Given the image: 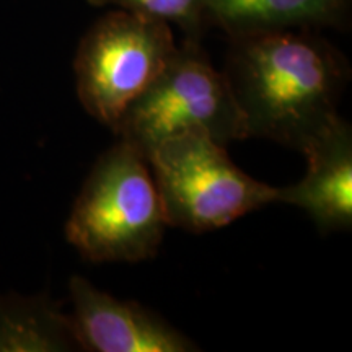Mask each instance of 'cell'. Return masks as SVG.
Wrapping results in <instances>:
<instances>
[{"label":"cell","instance_id":"6da1fadb","mask_svg":"<svg viewBox=\"0 0 352 352\" xmlns=\"http://www.w3.org/2000/svg\"><path fill=\"white\" fill-rule=\"evenodd\" d=\"M226 77L246 138L303 152L338 120L349 82L346 57L308 30L232 38Z\"/></svg>","mask_w":352,"mask_h":352},{"label":"cell","instance_id":"7a4b0ae2","mask_svg":"<svg viewBox=\"0 0 352 352\" xmlns=\"http://www.w3.org/2000/svg\"><path fill=\"white\" fill-rule=\"evenodd\" d=\"M166 227L147 158L118 139L88 173L65 236L90 263H139L155 256Z\"/></svg>","mask_w":352,"mask_h":352},{"label":"cell","instance_id":"3957f363","mask_svg":"<svg viewBox=\"0 0 352 352\" xmlns=\"http://www.w3.org/2000/svg\"><path fill=\"white\" fill-rule=\"evenodd\" d=\"M147 162L168 227L191 233L219 230L277 202L279 188L246 175L228 157L226 145L201 129L160 142Z\"/></svg>","mask_w":352,"mask_h":352},{"label":"cell","instance_id":"277c9868","mask_svg":"<svg viewBox=\"0 0 352 352\" xmlns=\"http://www.w3.org/2000/svg\"><path fill=\"white\" fill-rule=\"evenodd\" d=\"M189 129L219 144L246 139L245 121L226 74L196 39H184L152 85L126 109L113 132L147 158L158 144Z\"/></svg>","mask_w":352,"mask_h":352},{"label":"cell","instance_id":"5b68a950","mask_svg":"<svg viewBox=\"0 0 352 352\" xmlns=\"http://www.w3.org/2000/svg\"><path fill=\"white\" fill-rule=\"evenodd\" d=\"M176 47L165 21L120 8L108 12L83 34L74 59L82 107L114 131L132 101L166 67Z\"/></svg>","mask_w":352,"mask_h":352},{"label":"cell","instance_id":"8992f818","mask_svg":"<svg viewBox=\"0 0 352 352\" xmlns=\"http://www.w3.org/2000/svg\"><path fill=\"white\" fill-rule=\"evenodd\" d=\"M70 315L80 351L88 352H192L196 342L138 302L120 300L72 276Z\"/></svg>","mask_w":352,"mask_h":352},{"label":"cell","instance_id":"52a82bcc","mask_svg":"<svg viewBox=\"0 0 352 352\" xmlns=\"http://www.w3.org/2000/svg\"><path fill=\"white\" fill-rule=\"evenodd\" d=\"M308 160L300 182L279 188L277 202L305 210L320 232L352 227V127L338 120L302 152Z\"/></svg>","mask_w":352,"mask_h":352},{"label":"cell","instance_id":"ba28073f","mask_svg":"<svg viewBox=\"0 0 352 352\" xmlns=\"http://www.w3.org/2000/svg\"><path fill=\"white\" fill-rule=\"evenodd\" d=\"M349 0H208V23L228 36L311 30L344 20Z\"/></svg>","mask_w":352,"mask_h":352},{"label":"cell","instance_id":"9c48e42d","mask_svg":"<svg viewBox=\"0 0 352 352\" xmlns=\"http://www.w3.org/2000/svg\"><path fill=\"white\" fill-rule=\"evenodd\" d=\"M80 351L70 315L50 296H0V352Z\"/></svg>","mask_w":352,"mask_h":352},{"label":"cell","instance_id":"30bf717a","mask_svg":"<svg viewBox=\"0 0 352 352\" xmlns=\"http://www.w3.org/2000/svg\"><path fill=\"white\" fill-rule=\"evenodd\" d=\"M94 7H113L120 10L140 13L151 19L176 25L186 39L199 41L202 30L208 25L206 2L208 0H87Z\"/></svg>","mask_w":352,"mask_h":352}]
</instances>
